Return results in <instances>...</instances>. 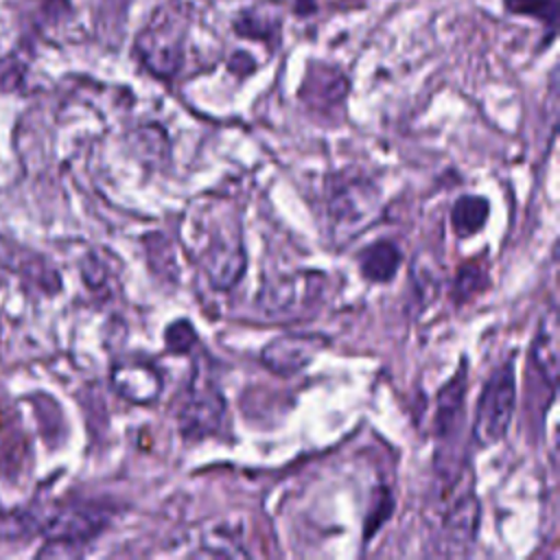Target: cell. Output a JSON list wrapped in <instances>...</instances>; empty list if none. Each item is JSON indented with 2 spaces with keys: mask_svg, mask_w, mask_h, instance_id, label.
I'll list each match as a JSON object with an SVG mask.
<instances>
[{
  "mask_svg": "<svg viewBox=\"0 0 560 560\" xmlns=\"http://www.w3.org/2000/svg\"><path fill=\"white\" fill-rule=\"evenodd\" d=\"M192 24V7L186 0H166L153 9L136 35V55L144 70L158 79H173L182 63Z\"/></svg>",
  "mask_w": 560,
  "mask_h": 560,
  "instance_id": "6da1fadb",
  "label": "cell"
},
{
  "mask_svg": "<svg viewBox=\"0 0 560 560\" xmlns=\"http://www.w3.org/2000/svg\"><path fill=\"white\" fill-rule=\"evenodd\" d=\"M516 407V372L514 359L503 361L486 381L475 418H472V440L479 446H492L501 442L510 429Z\"/></svg>",
  "mask_w": 560,
  "mask_h": 560,
  "instance_id": "7a4b0ae2",
  "label": "cell"
},
{
  "mask_svg": "<svg viewBox=\"0 0 560 560\" xmlns=\"http://www.w3.org/2000/svg\"><path fill=\"white\" fill-rule=\"evenodd\" d=\"M177 420L179 431L186 438L199 440L219 433L225 420V398L212 383H201L195 378L177 411Z\"/></svg>",
  "mask_w": 560,
  "mask_h": 560,
  "instance_id": "3957f363",
  "label": "cell"
},
{
  "mask_svg": "<svg viewBox=\"0 0 560 560\" xmlns=\"http://www.w3.org/2000/svg\"><path fill=\"white\" fill-rule=\"evenodd\" d=\"M376 188L365 179H348L330 195V219L335 230H346V236H354L370 221L374 210Z\"/></svg>",
  "mask_w": 560,
  "mask_h": 560,
  "instance_id": "277c9868",
  "label": "cell"
},
{
  "mask_svg": "<svg viewBox=\"0 0 560 560\" xmlns=\"http://www.w3.org/2000/svg\"><path fill=\"white\" fill-rule=\"evenodd\" d=\"M328 343L326 337L313 332H289L280 335L262 348V363L282 376H291L304 370L315 354Z\"/></svg>",
  "mask_w": 560,
  "mask_h": 560,
  "instance_id": "5b68a950",
  "label": "cell"
},
{
  "mask_svg": "<svg viewBox=\"0 0 560 560\" xmlns=\"http://www.w3.org/2000/svg\"><path fill=\"white\" fill-rule=\"evenodd\" d=\"M114 389L136 402V405H149L153 402L162 392V376L160 372L142 361H127L118 363L112 372Z\"/></svg>",
  "mask_w": 560,
  "mask_h": 560,
  "instance_id": "8992f818",
  "label": "cell"
},
{
  "mask_svg": "<svg viewBox=\"0 0 560 560\" xmlns=\"http://www.w3.org/2000/svg\"><path fill=\"white\" fill-rule=\"evenodd\" d=\"M464 396H466V368L453 374L435 398V435L440 440H451L457 435L464 420Z\"/></svg>",
  "mask_w": 560,
  "mask_h": 560,
  "instance_id": "52a82bcc",
  "label": "cell"
},
{
  "mask_svg": "<svg viewBox=\"0 0 560 560\" xmlns=\"http://www.w3.org/2000/svg\"><path fill=\"white\" fill-rule=\"evenodd\" d=\"M479 501L475 492L468 488L464 490L455 503L444 512L442 529L446 536V542L453 547H468L479 529Z\"/></svg>",
  "mask_w": 560,
  "mask_h": 560,
  "instance_id": "ba28073f",
  "label": "cell"
},
{
  "mask_svg": "<svg viewBox=\"0 0 560 560\" xmlns=\"http://www.w3.org/2000/svg\"><path fill=\"white\" fill-rule=\"evenodd\" d=\"M348 94V81L346 77L324 63L311 66V70L304 77L300 96L311 105V107H330L339 101H343Z\"/></svg>",
  "mask_w": 560,
  "mask_h": 560,
  "instance_id": "9c48e42d",
  "label": "cell"
},
{
  "mask_svg": "<svg viewBox=\"0 0 560 560\" xmlns=\"http://www.w3.org/2000/svg\"><path fill=\"white\" fill-rule=\"evenodd\" d=\"M206 273L210 282L219 289H230L245 269V254L238 241L219 238L208 247L206 254Z\"/></svg>",
  "mask_w": 560,
  "mask_h": 560,
  "instance_id": "30bf717a",
  "label": "cell"
},
{
  "mask_svg": "<svg viewBox=\"0 0 560 560\" xmlns=\"http://www.w3.org/2000/svg\"><path fill=\"white\" fill-rule=\"evenodd\" d=\"M532 361L538 368L542 381L553 389L558 381V317L553 311L540 319L532 343Z\"/></svg>",
  "mask_w": 560,
  "mask_h": 560,
  "instance_id": "8fae6325",
  "label": "cell"
},
{
  "mask_svg": "<svg viewBox=\"0 0 560 560\" xmlns=\"http://www.w3.org/2000/svg\"><path fill=\"white\" fill-rule=\"evenodd\" d=\"M400 260H402L400 247L394 241L381 238L368 245L359 254V269H361V276L370 282H389L396 276Z\"/></svg>",
  "mask_w": 560,
  "mask_h": 560,
  "instance_id": "7c38bea8",
  "label": "cell"
},
{
  "mask_svg": "<svg viewBox=\"0 0 560 560\" xmlns=\"http://www.w3.org/2000/svg\"><path fill=\"white\" fill-rule=\"evenodd\" d=\"M234 31H236L241 37L267 42V44L273 46V44L278 42V33H280V20L276 18V11H273V9L252 7V9H245V11L236 18Z\"/></svg>",
  "mask_w": 560,
  "mask_h": 560,
  "instance_id": "4fadbf2b",
  "label": "cell"
},
{
  "mask_svg": "<svg viewBox=\"0 0 560 560\" xmlns=\"http://www.w3.org/2000/svg\"><path fill=\"white\" fill-rule=\"evenodd\" d=\"M488 214H490V206H488V201L483 197H479V195H464V197H459L453 203V210H451L453 232L457 236H462V238L472 236V234H477L486 225Z\"/></svg>",
  "mask_w": 560,
  "mask_h": 560,
  "instance_id": "5bb4252c",
  "label": "cell"
},
{
  "mask_svg": "<svg viewBox=\"0 0 560 560\" xmlns=\"http://www.w3.org/2000/svg\"><path fill=\"white\" fill-rule=\"evenodd\" d=\"M490 284V276L486 265L481 262H464L453 280V289H451V298L457 306L475 300L477 295H481Z\"/></svg>",
  "mask_w": 560,
  "mask_h": 560,
  "instance_id": "9a60e30c",
  "label": "cell"
},
{
  "mask_svg": "<svg viewBox=\"0 0 560 560\" xmlns=\"http://www.w3.org/2000/svg\"><path fill=\"white\" fill-rule=\"evenodd\" d=\"M508 13L527 15L542 22L551 33L558 24V0H503Z\"/></svg>",
  "mask_w": 560,
  "mask_h": 560,
  "instance_id": "2e32d148",
  "label": "cell"
},
{
  "mask_svg": "<svg viewBox=\"0 0 560 560\" xmlns=\"http://www.w3.org/2000/svg\"><path fill=\"white\" fill-rule=\"evenodd\" d=\"M164 341H166V348L175 354H186L192 350V346L197 343V332L195 328L190 326V322L186 319H177L173 322L166 332H164Z\"/></svg>",
  "mask_w": 560,
  "mask_h": 560,
  "instance_id": "e0dca14e",
  "label": "cell"
},
{
  "mask_svg": "<svg viewBox=\"0 0 560 560\" xmlns=\"http://www.w3.org/2000/svg\"><path fill=\"white\" fill-rule=\"evenodd\" d=\"M392 499H389V492H387V488L383 490L381 488V492H378V501L374 503V510L368 514V518H365V538H370L378 527H381V523L389 516V512H392Z\"/></svg>",
  "mask_w": 560,
  "mask_h": 560,
  "instance_id": "ac0fdd59",
  "label": "cell"
},
{
  "mask_svg": "<svg viewBox=\"0 0 560 560\" xmlns=\"http://www.w3.org/2000/svg\"><path fill=\"white\" fill-rule=\"evenodd\" d=\"M298 15H311L315 11V0H295V9Z\"/></svg>",
  "mask_w": 560,
  "mask_h": 560,
  "instance_id": "d6986e66",
  "label": "cell"
}]
</instances>
